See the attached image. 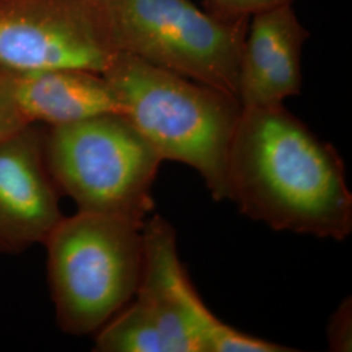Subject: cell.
<instances>
[{
	"mask_svg": "<svg viewBox=\"0 0 352 352\" xmlns=\"http://www.w3.org/2000/svg\"><path fill=\"white\" fill-rule=\"evenodd\" d=\"M283 3H294V0H206L209 8L218 12L251 16L257 11Z\"/></svg>",
	"mask_w": 352,
	"mask_h": 352,
	"instance_id": "4fadbf2b",
	"label": "cell"
},
{
	"mask_svg": "<svg viewBox=\"0 0 352 352\" xmlns=\"http://www.w3.org/2000/svg\"><path fill=\"white\" fill-rule=\"evenodd\" d=\"M14 102L29 124H72L123 107L102 74L84 69L7 72Z\"/></svg>",
	"mask_w": 352,
	"mask_h": 352,
	"instance_id": "30bf717a",
	"label": "cell"
},
{
	"mask_svg": "<svg viewBox=\"0 0 352 352\" xmlns=\"http://www.w3.org/2000/svg\"><path fill=\"white\" fill-rule=\"evenodd\" d=\"M113 0H0V69L103 74L115 55Z\"/></svg>",
	"mask_w": 352,
	"mask_h": 352,
	"instance_id": "8992f818",
	"label": "cell"
},
{
	"mask_svg": "<svg viewBox=\"0 0 352 352\" xmlns=\"http://www.w3.org/2000/svg\"><path fill=\"white\" fill-rule=\"evenodd\" d=\"M26 126H29V123L14 102L7 74L0 69V142Z\"/></svg>",
	"mask_w": 352,
	"mask_h": 352,
	"instance_id": "8fae6325",
	"label": "cell"
},
{
	"mask_svg": "<svg viewBox=\"0 0 352 352\" xmlns=\"http://www.w3.org/2000/svg\"><path fill=\"white\" fill-rule=\"evenodd\" d=\"M142 225L77 212L51 231L43 244L51 298L63 331L75 337L97 333L135 298L145 257Z\"/></svg>",
	"mask_w": 352,
	"mask_h": 352,
	"instance_id": "3957f363",
	"label": "cell"
},
{
	"mask_svg": "<svg viewBox=\"0 0 352 352\" xmlns=\"http://www.w3.org/2000/svg\"><path fill=\"white\" fill-rule=\"evenodd\" d=\"M227 199L277 231L334 240L351 234L352 195L338 151L283 104L241 107Z\"/></svg>",
	"mask_w": 352,
	"mask_h": 352,
	"instance_id": "6da1fadb",
	"label": "cell"
},
{
	"mask_svg": "<svg viewBox=\"0 0 352 352\" xmlns=\"http://www.w3.org/2000/svg\"><path fill=\"white\" fill-rule=\"evenodd\" d=\"M45 157L51 177L78 212L144 223L154 208L151 188L164 160L120 113L49 126Z\"/></svg>",
	"mask_w": 352,
	"mask_h": 352,
	"instance_id": "277c9868",
	"label": "cell"
},
{
	"mask_svg": "<svg viewBox=\"0 0 352 352\" xmlns=\"http://www.w3.org/2000/svg\"><path fill=\"white\" fill-rule=\"evenodd\" d=\"M248 21L189 0H113L119 52L235 98Z\"/></svg>",
	"mask_w": 352,
	"mask_h": 352,
	"instance_id": "5b68a950",
	"label": "cell"
},
{
	"mask_svg": "<svg viewBox=\"0 0 352 352\" xmlns=\"http://www.w3.org/2000/svg\"><path fill=\"white\" fill-rule=\"evenodd\" d=\"M45 132L29 124L0 142V252L45 243L60 222L56 186L45 157Z\"/></svg>",
	"mask_w": 352,
	"mask_h": 352,
	"instance_id": "ba28073f",
	"label": "cell"
},
{
	"mask_svg": "<svg viewBox=\"0 0 352 352\" xmlns=\"http://www.w3.org/2000/svg\"><path fill=\"white\" fill-rule=\"evenodd\" d=\"M308 37L292 3L250 16L238 77L241 107L278 106L300 93L302 47Z\"/></svg>",
	"mask_w": 352,
	"mask_h": 352,
	"instance_id": "9c48e42d",
	"label": "cell"
},
{
	"mask_svg": "<svg viewBox=\"0 0 352 352\" xmlns=\"http://www.w3.org/2000/svg\"><path fill=\"white\" fill-rule=\"evenodd\" d=\"M123 115L164 161L188 164L215 201L227 199V162L239 122V100L118 52L102 74Z\"/></svg>",
	"mask_w": 352,
	"mask_h": 352,
	"instance_id": "7a4b0ae2",
	"label": "cell"
},
{
	"mask_svg": "<svg viewBox=\"0 0 352 352\" xmlns=\"http://www.w3.org/2000/svg\"><path fill=\"white\" fill-rule=\"evenodd\" d=\"M144 269L128 312L157 340L162 352H247L253 338L209 311L177 256L176 231L161 215L142 225Z\"/></svg>",
	"mask_w": 352,
	"mask_h": 352,
	"instance_id": "52a82bcc",
	"label": "cell"
},
{
	"mask_svg": "<svg viewBox=\"0 0 352 352\" xmlns=\"http://www.w3.org/2000/svg\"><path fill=\"white\" fill-rule=\"evenodd\" d=\"M327 340L331 351H351L352 305L351 299L340 304L331 316L327 327Z\"/></svg>",
	"mask_w": 352,
	"mask_h": 352,
	"instance_id": "7c38bea8",
	"label": "cell"
}]
</instances>
